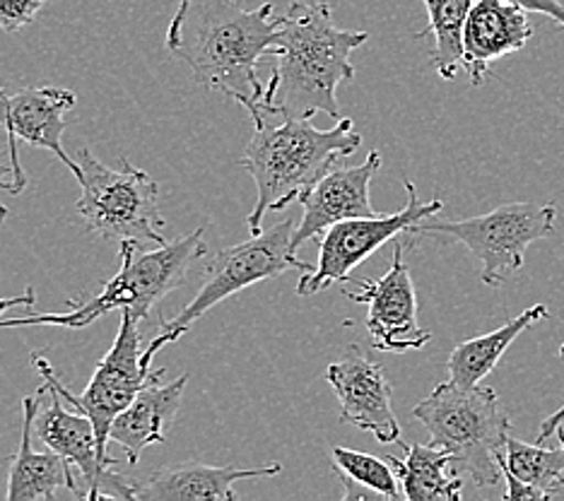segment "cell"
<instances>
[{
    "instance_id": "cell-30",
    "label": "cell",
    "mask_w": 564,
    "mask_h": 501,
    "mask_svg": "<svg viewBox=\"0 0 564 501\" xmlns=\"http://www.w3.org/2000/svg\"><path fill=\"white\" fill-rule=\"evenodd\" d=\"M34 304H36V292L32 287H28L22 294H18V297L0 299V316H3L6 312H10V308H18V306L30 308V312H32Z\"/></svg>"
},
{
    "instance_id": "cell-18",
    "label": "cell",
    "mask_w": 564,
    "mask_h": 501,
    "mask_svg": "<svg viewBox=\"0 0 564 501\" xmlns=\"http://www.w3.org/2000/svg\"><path fill=\"white\" fill-rule=\"evenodd\" d=\"M40 410L36 395H30L22 401V429H20V448L18 454L10 458V472H8V501H40V499H54L61 487L87 499V487L83 480L75 478V468L66 458L48 451H34L32 436H34V417Z\"/></svg>"
},
{
    "instance_id": "cell-2",
    "label": "cell",
    "mask_w": 564,
    "mask_h": 501,
    "mask_svg": "<svg viewBox=\"0 0 564 501\" xmlns=\"http://www.w3.org/2000/svg\"><path fill=\"white\" fill-rule=\"evenodd\" d=\"M367 39V32L336 28L328 0H294L280 18L278 46L268 54L273 77L261 105L300 119L318 111L340 119L336 89L355 77L350 54Z\"/></svg>"
},
{
    "instance_id": "cell-27",
    "label": "cell",
    "mask_w": 564,
    "mask_h": 501,
    "mask_svg": "<svg viewBox=\"0 0 564 501\" xmlns=\"http://www.w3.org/2000/svg\"><path fill=\"white\" fill-rule=\"evenodd\" d=\"M507 3H514L525 12H541V15L550 18L553 22H557L560 28H564V6L560 0H507Z\"/></svg>"
},
{
    "instance_id": "cell-4",
    "label": "cell",
    "mask_w": 564,
    "mask_h": 501,
    "mask_svg": "<svg viewBox=\"0 0 564 501\" xmlns=\"http://www.w3.org/2000/svg\"><path fill=\"white\" fill-rule=\"evenodd\" d=\"M203 227L191 235L166 241L155 251L138 253L140 243L121 241V270L105 282L95 297L87 302H68V312L58 314H30L24 318L0 320V328L22 326H58V328H87L97 318L111 312H131L143 320L152 306H158L166 294H172L186 282L188 265L208 253L203 241Z\"/></svg>"
},
{
    "instance_id": "cell-21",
    "label": "cell",
    "mask_w": 564,
    "mask_h": 501,
    "mask_svg": "<svg viewBox=\"0 0 564 501\" xmlns=\"http://www.w3.org/2000/svg\"><path fill=\"white\" fill-rule=\"evenodd\" d=\"M408 501H458L464 480L452 472L454 456L440 446L405 444V458L387 456Z\"/></svg>"
},
{
    "instance_id": "cell-20",
    "label": "cell",
    "mask_w": 564,
    "mask_h": 501,
    "mask_svg": "<svg viewBox=\"0 0 564 501\" xmlns=\"http://www.w3.org/2000/svg\"><path fill=\"white\" fill-rule=\"evenodd\" d=\"M545 318H550L547 306L535 304L531 308H525L519 316L507 320L505 326L456 345L454 352L446 359L448 381H454L458 385H478L487 374H492L499 359H502V355L514 345L521 333L533 328L538 320Z\"/></svg>"
},
{
    "instance_id": "cell-24",
    "label": "cell",
    "mask_w": 564,
    "mask_h": 501,
    "mask_svg": "<svg viewBox=\"0 0 564 501\" xmlns=\"http://www.w3.org/2000/svg\"><path fill=\"white\" fill-rule=\"evenodd\" d=\"M333 470H336L338 480L345 490V499H401V482L399 475L391 468L387 458H377L362 451H352L345 446L330 448Z\"/></svg>"
},
{
    "instance_id": "cell-6",
    "label": "cell",
    "mask_w": 564,
    "mask_h": 501,
    "mask_svg": "<svg viewBox=\"0 0 564 501\" xmlns=\"http://www.w3.org/2000/svg\"><path fill=\"white\" fill-rule=\"evenodd\" d=\"M294 227L297 225H294L292 217H288V220L273 225L271 229L253 235L249 241L217 251L208 268H205L203 285L196 297L174 318H162L160 333L145 347L140 362L152 367V359H155L162 347L176 342L198 318H203L220 302L232 297V294L259 285L263 280H273L292 268L302 270V273H312L316 265L297 259V253L290 247Z\"/></svg>"
},
{
    "instance_id": "cell-14",
    "label": "cell",
    "mask_w": 564,
    "mask_h": 501,
    "mask_svg": "<svg viewBox=\"0 0 564 501\" xmlns=\"http://www.w3.org/2000/svg\"><path fill=\"white\" fill-rule=\"evenodd\" d=\"M75 105H78V97H75L70 89L63 87H30L8 97V116L3 121V128L8 135L10 162L15 166L22 190L28 186V174H24L20 164L18 140H24V143H30L32 148H42L51 154H56V157L68 166L70 174L78 178V160H73L61 143L63 131L68 128L66 113Z\"/></svg>"
},
{
    "instance_id": "cell-12",
    "label": "cell",
    "mask_w": 564,
    "mask_h": 501,
    "mask_svg": "<svg viewBox=\"0 0 564 501\" xmlns=\"http://www.w3.org/2000/svg\"><path fill=\"white\" fill-rule=\"evenodd\" d=\"M405 243L393 241L391 268L379 280H352L360 292L343 290L348 299L367 306V330L379 352L422 350L432 333L417 320V294L405 263Z\"/></svg>"
},
{
    "instance_id": "cell-10",
    "label": "cell",
    "mask_w": 564,
    "mask_h": 501,
    "mask_svg": "<svg viewBox=\"0 0 564 501\" xmlns=\"http://www.w3.org/2000/svg\"><path fill=\"white\" fill-rule=\"evenodd\" d=\"M403 186L408 193L403 210L391 215L355 217V220L338 222L324 231L322 241H318L316 268L312 273H302L297 282L300 297H312V294L326 290L333 282H352V270L367 261L371 253L379 251L383 243L401 235H410V229L417 222L444 210V200L440 198L422 203L410 178H405Z\"/></svg>"
},
{
    "instance_id": "cell-28",
    "label": "cell",
    "mask_w": 564,
    "mask_h": 501,
    "mask_svg": "<svg viewBox=\"0 0 564 501\" xmlns=\"http://www.w3.org/2000/svg\"><path fill=\"white\" fill-rule=\"evenodd\" d=\"M560 359L564 362V342L560 345ZM562 424H564V405L557 410V413H553V415L543 420V424H541V432H538V439H535V444H545V442L550 439V436L557 434V429L562 427Z\"/></svg>"
},
{
    "instance_id": "cell-17",
    "label": "cell",
    "mask_w": 564,
    "mask_h": 501,
    "mask_svg": "<svg viewBox=\"0 0 564 501\" xmlns=\"http://www.w3.org/2000/svg\"><path fill=\"white\" fill-rule=\"evenodd\" d=\"M280 462L261 468H229L208 462L186 460L150 472L145 482H138V501H229L237 499L235 482L259 480L280 475Z\"/></svg>"
},
{
    "instance_id": "cell-19",
    "label": "cell",
    "mask_w": 564,
    "mask_h": 501,
    "mask_svg": "<svg viewBox=\"0 0 564 501\" xmlns=\"http://www.w3.org/2000/svg\"><path fill=\"white\" fill-rule=\"evenodd\" d=\"M186 383L188 374H182L166 385L152 381L113 420L109 442H117L123 448L128 466H138V460L148 446L166 442V429L172 427L178 407H182Z\"/></svg>"
},
{
    "instance_id": "cell-5",
    "label": "cell",
    "mask_w": 564,
    "mask_h": 501,
    "mask_svg": "<svg viewBox=\"0 0 564 501\" xmlns=\"http://www.w3.org/2000/svg\"><path fill=\"white\" fill-rule=\"evenodd\" d=\"M413 417L425 424L430 444L446 448L473 484L492 487L502 478L497 458L511 436V415L492 389L440 383L413 407Z\"/></svg>"
},
{
    "instance_id": "cell-23",
    "label": "cell",
    "mask_w": 564,
    "mask_h": 501,
    "mask_svg": "<svg viewBox=\"0 0 564 501\" xmlns=\"http://www.w3.org/2000/svg\"><path fill=\"white\" fill-rule=\"evenodd\" d=\"M422 3L427 8L430 24L417 39L434 36L430 66L440 73L442 80H454L458 68H464V32L476 0H422Z\"/></svg>"
},
{
    "instance_id": "cell-11",
    "label": "cell",
    "mask_w": 564,
    "mask_h": 501,
    "mask_svg": "<svg viewBox=\"0 0 564 501\" xmlns=\"http://www.w3.org/2000/svg\"><path fill=\"white\" fill-rule=\"evenodd\" d=\"M36 401H40V410L34 417V436L78 470L89 501L135 499L138 482H131L126 475L99 462L95 427L87 415L78 413V410L70 413L66 397L48 381H44L42 389L36 391Z\"/></svg>"
},
{
    "instance_id": "cell-29",
    "label": "cell",
    "mask_w": 564,
    "mask_h": 501,
    "mask_svg": "<svg viewBox=\"0 0 564 501\" xmlns=\"http://www.w3.org/2000/svg\"><path fill=\"white\" fill-rule=\"evenodd\" d=\"M505 480H507V494H505L507 501H541V497H538L531 487L521 484L519 480L511 478V475H505Z\"/></svg>"
},
{
    "instance_id": "cell-8",
    "label": "cell",
    "mask_w": 564,
    "mask_h": 501,
    "mask_svg": "<svg viewBox=\"0 0 564 501\" xmlns=\"http://www.w3.org/2000/svg\"><path fill=\"white\" fill-rule=\"evenodd\" d=\"M557 208L535 203H505L492 213L454 222H417L410 235L448 237L482 263L480 280L487 287H502L523 268L525 249L533 241L555 235Z\"/></svg>"
},
{
    "instance_id": "cell-16",
    "label": "cell",
    "mask_w": 564,
    "mask_h": 501,
    "mask_svg": "<svg viewBox=\"0 0 564 501\" xmlns=\"http://www.w3.org/2000/svg\"><path fill=\"white\" fill-rule=\"evenodd\" d=\"M533 36L525 10L507 0H476L464 32V68L470 85L478 87L490 77V63L521 51Z\"/></svg>"
},
{
    "instance_id": "cell-9",
    "label": "cell",
    "mask_w": 564,
    "mask_h": 501,
    "mask_svg": "<svg viewBox=\"0 0 564 501\" xmlns=\"http://www.w3.org/2000/svg\"><path fill=\"white\" fill-rule=\"evenodd\" d=\"M140 318H135L131 312H123L121 326L113 340L111 350L105 355V359L97 364L93 379H89L87 389L83 393H70L58 374L54 371L42 355H32V364L40 371V377L48 383H54L58 393L66 397V403L73 405L78 413L87 415L95 427L97 436V458L101 466H111L109 458V432L111 424L123 410L135 401V395L145 389L148 383L160 381L164 377V369H152L140 362Z\"/></svg>"
},
{
    "instance_id": "cell-1",
    "label": "cell",
    "mask_w": 564,
    "mask_h": 501,
    "mask_svg": "<svg viewBox=\"0 0 564 501\" xmlns=\"http://www.w3.org/2000/svg\"><path fill=\"white\" fill-rule=\"evenodd\" d=\"M273 6L241 8L237 0H178L166 30V51L182 58L205 89H220L251 111L265 85L259 63L278 46Z\"/></svg>"
},
{
    "instance_id": "cell-22",
    "label": "cell",
    "mask_w": 564,
    "mask_h": 501,
    "mask_svg": "<svg viewBox=\"0 0 564 501\" xmlns=\"http://www.w3.org/2000/svg\"><path fill=\"white\" fill-rule=\"evenodd\" d=\"M560 446L545 448V444H523L514 436L507 439V458L499 454V466L502 475H511L521 484L531 487V490L547 501L553 494L564 490V429H557Z\"/></svg>"
},
{
    "instance_id": "cell-7",
    "label": "cell",
    "mask_w": 564,
    "mask_h": 501,
    "mask_svg": "<svg viewBox=\"0 0 564 501\" xmlns=\"http://www.w3.org/2000/svg\"><path fill=\"white\" fill-rule=\"evenodd\" d=\"M78 184L83 188L75 200L87 229L105 239L135 243H166L160 215V186L148 172L121 157V170H109L87 148L78 150Z\"/></svg>"
},
{
    "instance_id": "cell-31",
    "label": "cell",
    "mask_w": 564,
    "mask_h": 501,
    "mask_svg": "<svg viewBox=\"0 0 564 501\" xmlns=\"http://www.w3.org/2000/svg\"><path fill=\"white\" fill-rule=\"evenodd\" d=\"M8 116V95L3 92V87H0V126H3Z\"/></svg>"
},
{
    "instance_id": "cell-15",
    "label": "cell",
    "mask_w": 564,
    "mask_h": 501,
    "mask_svg": "<svg viewBox=\"0 0 564 501\" xmlns=\"http://www.w3.org/2000/svg\"><path fill=\"white\" fill-rule=\"evenodd\" d=\"M381 170V152L371 150L367 160L350 170H338L326 174L322 182L300 196L302 220L292 231L290 247L297 253L304 241L322 237L333 225L355 220V217H375L371 208L369 184Z\"/></svg>"
},
{
    "instance_id": "cell-25",
    "label": "cell",
    "mask_w": 564,
    "mask_h": 501,
    "mask_svg": "<svg viewBox=\"0 0 564 501\" xmlns=\"http://www.w3.org/2000/svg\"><path fill=\"white\" fill-rule=\"evenodd\" d=\"M48 0H0V30L15 34L36 18Z\"/></svg>"
},
{
    "instance_id": "cell-26",
    "label": "cell",
    "mask_w": 564,
    "mask_h": 501,
    "mask_svg": "<svg viewBox=\"0 0 564 501\" xmlns=\"http://www.w3.org/2000/svg\"><path fill=\"white\" fill-rule=\"evenodd\" d=\"M6 157H10V152H0V190H8V193H12V196H20L22 186L18 182L15 166H12V162H8ZM6 217H8V208L0 203V225L6 222Z\"/></svg>"
},
{
    "instance_id": "cell-3",
    "label": "cell",
    "mask_w": 564,
    "mask_h": 501,
    "mask_svg": "<svg viewBox=\"0 0 564 501\" xmlns=\"http://www.w3.org/2000/svg\"><path fill=\"white\" fill-rule=\"evenodd\" d=\"M249 116L253 135L243 150L241 166L256 184V205L247 222L251 235H259L268 213L285 210L292 200H300L333 164L360 148L362 135L350 119H338L328 131H318L312 119L268 105H256Z\"/></svg>"
},
{
    "instance_id": "cell-13",
    "label": "cell",
    "mask_w": 564,
    "mask_h": 501,
    "mask_svg": "<svg viewBox=\"0 0 564 501\" xmlns=\"http://www.w3.org/2000/svg\"><path fill=\"white\" fill-rule=\"evenodd\" d=\"M326 381L338 395L340 420L375 434L379 444H401V424L391 405L387 371L360 345H348L326 369Z\"/></svg>"
}]
</instances>
